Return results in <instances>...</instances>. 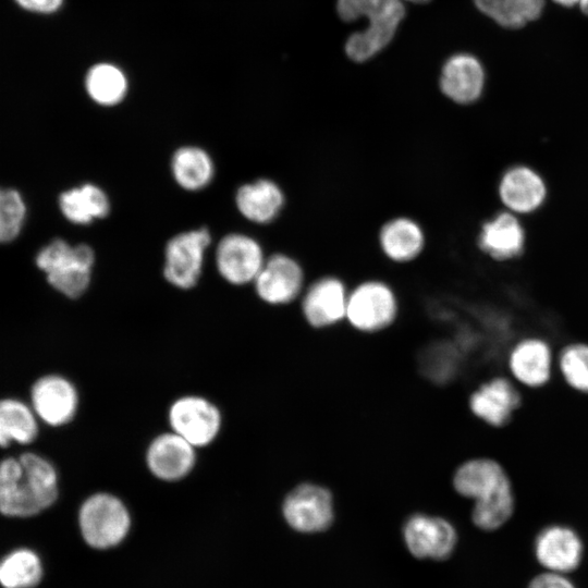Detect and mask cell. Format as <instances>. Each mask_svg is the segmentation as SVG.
Here are the masks:
<instances>
[{"label": "cell", "mask_w": 588, "mask_h": 588, "mask_svg": "<svg viewBox=\"0 0 588 588\" xmlns=\"http://www.w3.org/2000/svg\"><path fill=\"white\" fill-rule=\"evenodd\" d=\"M454 491L471 500L473 524L483 531H494L507 524L516 510L513 478L498 458L471 456L454 469L451 478Z\"/></svg>", "instance_id": "obj_1"}, {"label": "cell", "mask_w": 588, "mask_h": 588, "mask_svg": "<svg viewBox=\"0 0 588 588\" xmlns=\"http://www.w3.org/2000/svg\"><path fill=\"white\" fill-rule=\"evenodd\" d=\"M58 495L54 467L35 453L0 462V512L28 517L48 509Z\"/></svg>", "instance_id": "obj_2"}, {"label": "cell", "mask_w": 588, "mask_h": 588, "mask_svg": "<svg viewBox=\"0 0 588 588\" xmlns=\"http://www.w3.org/2000/svg\"><path fill=\"white\" fill-rule=\"evenodd\" d=\"M336 11L344 22L362 16L368 21L345 42V52L355 62L367 61L388 46L405 15L402 0H336Z\"/></svg>", "instance_id": "obj_3"}, {"label": "cell", "mask_w": 588, "mask_h": 588, "mask_svg": "<svg viewBox=\"0 0 588 588\" xmlns=\"http://www.w3.org/2000/svg\"><path fill=\"white\" fill-rule=\"evenodd\" d=\"M94 260L88 245L71 246L63 240H54L40 250L36 262L54 289L75 298L89 285Z\"/></svg>", "instance_id": "obj_4"}, {"label": "cell", "mask_w": 588, "mask_h": 588, "mask_svg": "<svg viewBox=\"0 0 588 588\" xmlns=\"http://www.w3.org/2000/svg\"><path fill=\"white\" fill-rule=\"evenodd\" d=\"M78 525L84 540L90 547L108 549L126 537L131 517L125 504L118 497L98 492L82 504Z\"/></svg>", "instance_id": "obj_5"}, {"label": "cell", "mask_w": 588, "mask_h": 588, "mask_svg": "<svg viewBox=\"0 0 588 588\" xmlns=\"http://www.w3.org/2000/svg\"><path fill=\"white\" fill-rule=\"evenodd\" d=\"M397 314V296L382 280L368 279L348 291L345 320L356 331L380 332L396 320Z\"/></svg>", "instance_id": "obj_6"}, {"label": "cell", "mask_w": 588, "mask_h": 588, "mask_svg": "<svg viewBox=\"0 0 588 588\" xmlns=\"http://www.w3.org/2000/svg\"><path fill=\"white\" fill-rule=\"evenodd\" d=\"M555 358L556 352L546 339L536 335L522 338L507 351V376L522 390H543L556 373Z\"/></svg>", "instance_id": "obj_7"}, {"label": "cell", "mask_w": 588, "mask_h": 588, "mask_svg": "<svg viewBox=\"0 0 588 588\" xmlns=\"http://www.w3.org/2000/svg\"><path fill=\"white\" fill-rule=\"evenodd\" d=\"M524 403L522 389L509 376H492L469 394L467 407L485 426L502 429L516 418Z\"/></svg>", "instance_id": "obj_8"}, {"label": "cell", "mask_w": 588, "mask_h": 588, "mask_svg": "<svg viewBox=\"0 0 588 588\" xmlns=\"http://www.w3.org/2000/svg\"><path fill=\"white\" fill-rule=\"evenodd\" d=\"M282 513L287 525L298 532L324 531L334 520V498L326 486L304 481L285 495Z\"/></svg>", "instance_id": "obj_9"}, {"label": "cell", "mask_w": 588, "mask_h": 588, "mask_svg": "<svg viewBox=\"0 0 588 588\" xmlns=\"http://www.w3.org/2000/svg\"><path fill=\"white\" fill-rule=\"evenodd\" d=\"M221 422L219 408L199 395L179 397L169 409L171 431L195 448L210 444L219 434Z\"/></svg>", "instance_id": "obj_10"}, {"label": "cell", "mask_w": 588, "mask_h": 588, "mask_svg": "<svg viewBox=\"0 0 588 588\" xmlns=\"http://www.w3.org/2000/svg\"><path fill=\"white\" fill-rule=\"evenodd\" d=\"M210 242V233L205 228L172 237L164 252V278L176 287H193L199 279Z\"/></svg>", "instance_id": "obj_11"}, {"label": "cell", "mask_w": 588, "mask_h": 588, "mask_svg": "<svg viewBox=\"0 0 588 588\" xmlns=\"http://www.w3.org/2000/svg\"><path fill=\"white\" fill-rule=\"evenodd\" d=\"M534 552L544 571L568 575L581 563L584 543L573 527L554 523L539 530L535 538Z\"/></svg>", "instance_id": "obj_12"}, {"label": "cell", "mask_w": 588, "mask_h": 588, "mask_svg": "<svg viewBox=\"0 0 588 588\" xmlns=\"http://www.w3.org/2000/svg\"><path fill=\"white\" fill-rule=\"evenodd\" d=\"M409 552L418 559L443 560L455 549L457 532L445 518L425 513L411 515L403 526Z\"/></svg>", "instance_id": "obj_13"}, {"label": "cell", "mask_w": 588, "mask_h": 588, "mask_svg": "<svg viewBox=\"0 0 588 588\" xmlns=\"http://www.w3.org/2000/svg\"><path fill=\"white\" fill-rule=\"evenodd\" d=\"M257 295L270 305H286L305 290V272L301 264L285 254L267 258L254 280Z\"/></svg>", "instance_id": "obj_14"}, {"label": "cell", "mask_w": 588, "mask_h": 588, "mask_svg": "<svg viewBox=\"0 0 588 588\" xmlns=\"http://www.w3.org/2000/svg\"><path fill=\"white\" fill-rule=\"evenodd\" d=\"M348 290L342 279L327 274L311 282L302 294V314L314 329H324L345 319Z\"/></svg>", "instance_id": "obj_15"}, {"label": "cell", "mask_w": 588, "mask_h": 588, "mask_svg": "<svg viewBox=\"0 0 588 588\" xmlns=\"http://www.w3.org/2000/svg\"><path fill=\"white\" fill-rule=\"evenodd\" d=\"M265 256L261 246L245 234H229L218 244L216 262L219 273L236 285L254 282Z\"/></svg>", "instance_id": "obj_16"}, {"label": "cell", "mask_w": 588, "mask_h": 588, "mask_svg": "<svg viewBox=\"0 0 588 588\" xmlns=\"http://www.w3.org/2000/svg\"><path fill=\"white\" fill-rule=\"evenodd\" d=\"M195 446L173 431L157 436L146 452L149 471L163 481L185 478L196 463Z\"/></svg>", "instance_id": "obj_17"}, {"label": "cell", "mask_w": 588, "mask_h": 588, "mask_svg": "<svg viewBox=\"0 0 588 588\" xmlns=\"http://www.w3.org/2000/svg\"><path fill=\"white\" fill-rule=\"evenodd\" d=\"M32 403L41 420L51 426H62L74 418L78 395L69 380L51 375L35 382L32 389Z\"/></svg>", "instance_id": "obj_18"}, {"label": "cell", "mask_w": 588, "mask_h": 588, "mask_svg": "<svg viewBox=\"0 0 588 588\" xmlns=\"http://www.w3.org/2000/svg\"><path fill=\"white\" fill-rule=\"evenodd\" d=\"M439 84L446 98L458 105H469L482 94L485 71L474 56L457 53L443 64Z\"/></svg>", "instance_id": "obj_19"}, {"label": "cell", "mask_w": 588, "mask_h": 588, "mask_svg": "<svg viewBox=\"0 0 588 588\" xmlns=\"http://www.w3.org/2000/svg\"><path fill=\"white\" fill-rule=\"evenodd\" d=\"M378 244L384 257L395 264L414 261L424 250L426 235L422 226L407 216H395L383 222Z\"/></svg>", "instance_id": "obj_20"}, {"label": "cell", "mask_w": 588, "mask_h": 588, "mask_svg": "<svg viewBox=\"0 0 588 588\" xmlns=\"http://www.w3.org/2000/svg\"><path fill=\"white\" fill-rule=\"evenodd\" d=\"M499 195L507 209L526 213L537 209L546 196L542 179L527 167H515L504 173Z\"/></svg>", "instance_id": "obj_21"}, {"label": "cell", "mask_w": 588, "mask_h": 588, "mask_svg": "<svg viewBox=\"0 0 588 588\" xmlns=\"http://www.w3.org/2000/svg\"><path fill=\"white\" fill-rule=\"evenodd\" d=\"M236 206L249 221L265 224L273 221L284 206L281 187L269 179H259L244 184L236 193Z\"/></svg>", "instance_id": "obj_22"}, {"label": "cell", "mask_w": 588, "mask_h": 588, "mask_svg": "<svg viewBox=\"0 0 588 588\" xmlns=\"http://www.w3.org/2000/svg\"><path fill=\"white\" fill-rule=\"evenodd\" d=\"M524 244V232L510 212H501L481 226L478 245L490 257L503 260L516 256Z\"/></svg>", "instance_id": "obj_23"}, {"label": "cell", "mask_w": 588, "mask_h": 588, "mask_svg": "<svg viewBox=\"0 0 588 588\" xmlns=\"http://www.w3.org/2000/svg\"><path fill=\"white\" fill-rule=\"evenodd\" d=\"M59 204L65 218L78 224H87L95 219L105 218L110 210L106 193L93 184L64 192L60 196Z\"/></svg>", "instance_id": "obj_24"}, {"label": "cell", "mask_w": 588, "mask_h": 588, "mask_svg": "<svg viewBox=\"0 0 588 588\" xmlns=\"http://www.w3.org/2000/svg\"><path fill=\"white\" fill-rule=\"evenodd\" d=\"M171 169L176 183L187 191L204 188L213 176L210 156L194 146L179 148L172 157Z\"/></svg>", "instance_id": "obj_25"}, {"label": "cell", "mask_w": 588, "mask_h": 588, "mask_svg": "<svg viewBox=\"0 0 588 588\" xmlns=\"http://www.w3.org/2000/svg\"><path fill=\"white\" fill-rule=\"evenodd\" d=\"M37 421L32 409L13 399L0 400V446L11 441L32 442L37 436Z\"/></svg>", "instance_id": "obj_26"}, {"label": "cell", "mask_w": 588, "mask_h": 588, "mask_svg": "<svg viewBox=\"0 0 588 588\" xmlns=\"http://www.w3.org/2000/svg\"><path fill=\"white\" fill-rule=\"evenodd\" d=\"M556 375L574 393L588 396V342L573 341L556 351Z\"/></svg>", "instance_id": "obj_27"}, {"label": "cell", "mask_w": 588, "mask_h": 588, "mask_svg": "<svg viewBox=\"0 0 588 588\" xmlns=\"http://www.w3.org/2000/svg\"><path fill=\"white\" fill-rule=\"evenodd\" d=\"M37 554L27 549L16 550L0 562V584L4 588H32L41 578Z\"/></svg>", "instance_id": "obj_28"}, {"label": "cell", "mask_w": 588, "mask_h": 588, "mask_svg": "<svg viewBox=\"0 0 588 588\" xmlns=\"http://www.w3.org/2000/svg\"><path fill=\"white\" fill-rule=\"evenodd\" d=\"M86 89L96 102L112 106L125 96L126 79L118 68L101 63L89 70L86 76Z\"/></svg>", "instance_id": "obj_29"}, {"label": "cell", "mask_w": 588, "mask_h": 588, "mask_svg": "<svg viewBox=\"0 0 588 588\" xmlns=\"http://www.w3.org/2000/svg\"><path fill=\"white\" fill-rule=\"evenodd\" d=\"M25 217V206L16 191L0 188V243L17 236Z\"/></svg>", "instance_id": "obj_30"}, {"label": "cell", "mask_w": 588, "mask_h": 588, "mask_svg": "<svg viewBox=\"0 0 588 588\" xmlns=\"http://www.w3.org/2000/svg\"><path fill=\"white\" fill-rule=\"evenodd\" d=\"M476 7L499 25L519 28L527 22L523 0H474Z\"/></svg>", "instance_id": "obj_31"}, {"label": "cell", "mask_w": 588, "mask_h": 588, "mask_svg": "<svg viewBox=\"0 0 588 588\" xmlns=\"http://www.w3.org/2000/svg\"><path fill=\"white\" fill-rule=\"evenodd\" d=\"M527 588H576L565 574L547 572L535 576Z\"/></svg>", "instance_id": "obj_32"}, {"label": "cell", "mask_w": 588, "mask_h": 588, "mask_svg": "<svg viewBox=\"0 0 588 588\" xmlns=\"http://www.w3.org/2000/svg\"><path fill=\"white\" fill-rule=\"evenodd\" d=\"M63 0H15L23 9L37 13H52L57 11Z\"/></svg>", "instance_id": "obj_33"}, {"label": "cell", "mask_w": 588, "mask_h": 588, "mask_svg": "<svg viewBox=\"0 0 588 588\" xmlns=\"http://www.w3.org/2000/svg\"><path fill=\"white\" fill-rule=\"evenodd\" d=\"M553 1L564 7H573L575 4L580 3V0H553Z\"/></svg>", "instance_id": "obj_34"}, {"label": "cell", "mask_w": 588, "mask_h": 588, "mask_svg": "<svg viewBox=\"0 0 588 588\" xmlns=\"http://www.w3.org/2000/svg\"><path fill=\"white\" fill-rule=\"evenodd\" d=\"M579 5L581 11L588 15V0H580Z\"/></svg>", "instance_id": "obj_35"}, {"label": "cell", "mask_w": 588, "mask_h": 588, "mask_svg": "<svg viewBox=\"0 0 588 588\" xmlns=\"http://www.w3.org/2000/svg\"><path fill=\"white\" fill-rule=\"evenodd\" d=\"M402 1H409V2H415V3H422V2H427L429 0H402Z\"/></svg>", "instance_id": "obj_36"}]
</instances>
